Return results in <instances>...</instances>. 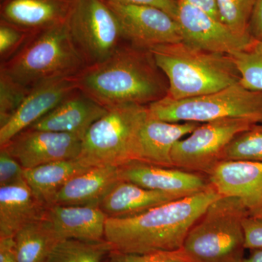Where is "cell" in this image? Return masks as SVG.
Returning <instances> with one entry per match:
<instances>
[{
	"mask_svg": "<svg viewBox=\"0 0 262 262\" xmlns=\"http://www.w3.org/2000/svg\"><path fill=\"white\" fill-rule=\"evenodd\" d=\"M164 77L149 50L125 43L74 78L79 91L108 110L125 104L148 106L165 97L168 84Z\"/></svg>",
	"mask_w": 262,
	"mask_h": 262,
	"instance_id": "1",
	"label": "cell"
},
{
	"mask_svg": "<svg viewBox=\"0 0 262 262\" xmlns=\"http://www.w3.org/2000/svg\"><path fill=\"white\" fill-rule=\"evenodd\" d=\"M212 187L127 218H107L105 239L113 251L149 253L181 249L189 229L220 198Z\"/></svg>",
	"mask_w": 262,
	"mask_h": 262,
	"instance_id": "2",
	"label": "cell"
},
{
	"mask_svg": "<svg viewBox=\"0 0 262 262\" xmlns=\"http://www.w3.org/2000/svg\"><path fill=\"white\" fill-rule=\"evenodd\" d=\"M149 51L168 80L166 96L173 99L211 94L241 81L235 63L228 55L203 51L184 42Z\"/></svg>",
	"mask_w": 262,
	"mask_h": 262,
	"instance_id": "3",
	"label": "cell"
},
{
	"mask_svg": "<svg viewBox=\"0 0 262 262\" xmlns=\"http://www.w3.org/2000/svg\"><path fill=\"white\" fill-rule=\"evenodd\" d=\"M86 67L64 22L33 34L16 54L1 63L0 70L32 89L46 81L75 77Z\"/></svg>",
	"mask_w": 262,
	"mask_h": 262,
	"instance_id": "4",
	"label": "cell"
},
{
	"mask_svg": "<svg viewBox=\"0 0 262 262\" xmlns=\"http://www.w3.org/2000/svg\"><path fill=\"white\" fill-rule=\"evenodd\" d=\"M249 215L237 198L221 196L189 229L182 251L192 262H244V222Z\"/></svg>",
	"mask_w": 262,
	"mask_h": 262,
	"instance_id": "5",
	"label": "cell"
},
{
	"mask_svg": "<svg viewBox=\"0 0 262 262\" xmlns=\"http://www.w3.org/2000/svg\"><path fill=\"white\" fill-rule=\"evenodd\" d=\"M147 106L125 104L108 110L93 124L82 141L78 159L87 166L120 167L134 161Z\"/></svg>",
	"mask_w": 262,
	"mask_h": 262,
	"instance_id": "6",
	"label": "cell"
},
{
	"mask_svg": "<svg viewBox=\"0 0 262 262\" xmlns=\"http://www.w3.org/2000/svg\"><path fill=\"white\" fill-rule=\"evenodd\" d=\"M149 117L167 122L198 123L227 118H244L262 123V91L241 82L211 94L173 99L165 97L147 106Z\"/></svg>",
	"mask_w": 262,
	"mask_h": 262,
	"instance_id": "7",
	"label": "cell"
},
{
	"mask_svg": "<svg viewBox=\"0 0 262 262\" xmlns=\"http://www.w3.org/2000/svg\"><path fill=\"white\" fill-rule=\"evenodd\" d=\"M66 24L87 66L104 61L125 44L118 19L104 0H73Z\"/></svg>",
	"mask_w": 262,
	"mask_h": 262,
	"instance_id": "8",
	"label": "cell"
},
{
	"mask_svg": "<svg viewBox=\"0 0 262 262\" xmlns=\"http://www.w3.org/2000/svg\"><path fill=\"white\" fill-rule=\"evenodd\" d=\"M244 118H227L201 123L185 139L176 143L171 153L173 167L208 176L231 141L256 125Z\"/></svg>",
	"mask_w": 262,
	"mask_h": 262,
	"instance_id": "9",
	"label": "cell"
},
{
	"mask_svg": "<svg viewBox=\"0 0 262 262\" xmlns=\"http://www.w3.org/2000/svg\"><path fill=\"white\" fill-rule=\"evenodd\" d=\"M106 2L118 19L125 42L150 50L182 42L178 22L166 12L151 6Z\"/></svg>",
	"mask_w": 262,
	"mask_h": 262,
	"instance_id": "10",
	"label": "cell"
},
{
	"mask_svg": "<svg viewBox=\"0 0 262 262\" xmlns=\"http://www.w3.org/2000/svg\"><path fill=\"white\" fill-rule=\"evenodd\" d=\"M178 22L182 42L203 51L233 56L252 42V37H243L185 0H178Z\"/></svg>",
	"mask_w": 262,
	"mask_h": 262,
	"instance_id": "11",
	"label": "cell"
},
{
	"mask_svg": "<svg viewBox=\"0 0 262 262\" xmlns=\"http://www.w3.org/2000/svg\"><path fill=\"white\" fill-rule=\"evenodd\" d=\"M82 138L74 134L27 128L1 146L24 169L53 162L76 159L80 154Z\"/></svg>",
	"mask_w": 262,
	"mask_h": 262,
	"instance_id": "12",
	"label": "cell"
},
{
	"mask_svg": "<svg viewBox=\"0 0 262 262\" xmlns=\"http://www.w3.org/2000/svg\"><path fill=\"white\" fill-rule=\"evenodd\" d=\"M207 177L220 195L237 198L250 215L262 210V162L222 160Z\"/></svg>",
	"mask_w": 262,
	"mask_h": 262,
	"instance_id": "13",
	"label": "cell"
},
{
	"mask_svg": "<svg viewBox=\"0 0 262 262\" xmlns=\"http://www.w3.org/2000/svg\"><path fill=\"white\" fill-rule=\"evenodd\" d=\"M119 170L120 180L182 198L203 192L211 185L206 175L136 160L122 165Z\"/></svg>",
	"mask_w": 262,
	"mask_h": 262,
	"instance_id": "14",
	"label": "cell"
},
{
	"mask_svg": "<svg viewBox=\"0 0 262 262\" xmlns=\"http://www.w3.org/2000/svg\"><path fill=\"white\" fill-rule=\"evenodd\" d=\"M77 89L74 77L48 80L34 86L14 115L0 126V146L5 145L40 120Z\"/></svg>",
	"mask_w": 262,
	"mask_h": 262,
	"instance_id": "15",
	"label": "cell"
},
{
	"mask_svg": "<svg viewBox=\"0 0 262 262\" xmlns=\"http://www.w3.org/2000/svg\"><path fill=\"white\" fill-rule=\"evenodd\" d=\"M107 111L77 89L28 128L74 134L83 139L93 124Z\"/></svg>",
	"mask_w": 262,
	"mask_h": 262,
	"instance_id": "16",
	"label": "cell"
},
{
	"mask_svg": "<svg viewBox=\"0 0 262 262\" xmlns=\"http://www.w3.org/2000/svg\"><path fill=\"white\" fill-rule=\"evenodd\" d=\"M201 124L163 121L148 116L139 134L135 160L173 168L171 153L176 143Z\"/></svg>",
	"mask_w": 262,
	"mask_h": 262,
	"instance_id": "17",
	"label": "cell"
},
{
	"mask_svg": "<svg viewBox=\"0 0 262 262\" xmlns=\"http://www.w3.org/2000/svg\"><path fill=\"white\" fill-rule=\"evenodd\" d=\"M73 0H1V21L30 34L66 22Z\"/></svg>",
	"mask_w": 262,
	"mask_h": 262,
	"instance_id": "18",
	"label": "cell"
},
{
	"mask_svg": "<svg viewBox=\"0 0 262 262\" xmlns=\"http://www.w3.org/2000/svg\"><path fill=\"white\" fill-rule=\"evenodd\" d=\"M107 218L99 206L52 205L46 215L60 241H103Z\"/></svg>",
	"mask_w": 262,
	"mask_h": 262,
	"instance_id": "19",
	"label": "cell"
},
{
	"mask_svg": "<svg viewBox=\"0 0 262 262\" xmlns=\"http://www.w3.org/2000/svg\"><path fill=\"white\" fill-rule=\"evenodd\" d=\"M47 209L25 179L0 187V239L14 237L24 226L44 219Z\"/></svg>",
	"mask_w": 262,
	"mask_h": 262,
	"instance_id": "20",
	"label": "cell"
},
{
	"mask_svg": "<svg viewBox=\"0 0 262 262\" xmlns=\"http://www.w3.org/2000/svg\"><path fill=\"white\" fill-rule=\"evenodd\" d=\"M120 180L118 167H93L66 183L53 205L100 206L103 198Z\"/></svg>",
	"mask_w": 262,
	"mask_h": 262,
	"instance_id": "21",
	"label": "cell"
},
{
	"mask_svg": "<svg viewBox=\"0 0 262 262\" xmlns=\"http://www.w3.org/2000/svg\"><path fill=\"white\" fill-rule=\"evenodd\" d=\"M182 198L120 180L103 198L99 207L108 218H127Z\"/></svg>",
	"mask_w": 262,
	"mask_h": 262,
	"instance_id": "22",
	"label": "cell"
},
{
	"mask_svg": "<svg viewBox=\"0 0 262 262\" xmlns=\"http://www.w3.org/2000/svg\"><path fill=\"white\" fill-rule=\"evenodd\" d=\"M90 168L76 158L24 169V176L36 198L48 208L53 204L56 194L66 183Z\"/></svg>",
	"mask_w": 262,
	"mask_h": 262,
	"instance_id": "23",
	"label": "cell"
},
{
	"mask_svg": "<svg viewBox=\"0 0 262 262\" xmlns=\"http://www.w3.org/2000/svg\"><path fill=\"white\" fill-rule=\"evenodd\" d=\"M14 239L18 262H47L55 245L60 241L46 217L24 226Z\"/></svg>",
	"mask_w": 262,
	"mask_h": 262,
	"instance_id": "24",
	"label": "cell"
},
{
	"mask_svg": "<svg viewBox=\"0 0 262 262\" xmlns=\"http://www.w3.org/2000/svg\"><path fill=\"white\" fill-rule=\"evenodd\" d=\"M112 251L111 245L105 239L101 241L61 239L55 245L47 262H103Z\"/></svg>",
	"mask_w": 262,
	"mask_h": 262,
	"instance_id": "25",
	"label": "cell"
},
{
	"mask_svg": "<svg viewBox=\"0 0 262 262\" xmlns=\"http://www.w3.org/2000/svg\"><path fill=\"white\" fill-rule=\"evenodd\" d=\"M246 89L262 91V40L253 39L244 51L231 56Z\"/></svg>",
	"mask_w": 262,
	"mask_h": 262,
	"instance_id": "26",
	"label": "cell"
},
{
	"mask_svg": "<svg viewBox=\"0 0 262 262\" xmlns=\"http://www.w3.org/2000/svg\"><path fill=\"white\" fill-rule=\"evenodd\" d=\"M229 160L262 162V123L239 133L231 141L222 158Z\"/></svg>",
	"mask_w": 262,
	"mask_h": 262,
	"instance_id": "27",
	"label": "cell"
},
{
	"mask_svg": "<svg viewBox=\"0 0 262 262\" xmlns=\"http://www.w3.org/2000/svg\"><path fill=\"white\" fill-rule=\"evenodd\" d=\"M255 0H216L222 23L243 37H251L249 24Z\"/></svg>",
	"mask_w": 262,
	"mask_h": 262,
	"instance_id": "28",
	"label": "cell"
},
{
	"mask_svg": "<svg viewBox=\"0 0 262 262\" xmlns=\"http://www.w3.org/2000/svg\"><path fill=\"white\" fill-rule=\"evenodd\" d=\"M30 91L0 70V126L14 115Z\"/></svg>",
	"mask_w": 262,
	"mask_h": 262,
	"instance_id": "29",
	"label": "cell"
},
{
	"mask_svg": "<svg viewBox=\"0 0 262 262\" xmlns=\"http://www.w3.org/2000/svg\"><path fill=\"white\" fill-rule=\"evenodd\" d=\"M33 34L17 28L11 24H0V59L8 61L16 54Z\"/></svg>",
	"mask_w": 262,
	"mask_h": 262,
	"instance_id": "30",
	"label": "cell"
},
{
	"mask_svg": "<svg viewBox=\"0 0 262 262\" xmlns=\"http://www.w3.org/2000/svg\"><path fill=\"white\" fill-rule=\"evenodd\" d=\"M108 262H192L182 248L149 253H124L112 251Z\"/></svg>",
	"mask_w": 262,
	"mask_h": 262,
	"instance_id": "31",
	"label": "cell"
},
{
	"mask_svg": "<svg viewBox=\"0 0 262 262\" xmlns=\"http://www.w3.org/2000/svg\"><path fill=\"white\" fill-rule=\"evenodd\" d=\"M24 169L5 150L0 151V187L11 185L24 179Z\"/></svg>",
	"mask_w": 262,
	"mask_h": 262,
	"instance_id": "32",
	"label": "cell"
},
{
	"mask_svg": "<svg viewBox=\"0 0 262 262\" xmlns=\"http://www.w3.org/2000/svg\"><path fill=\"white\" fill-rule=\"evenodd\" d=\"M245 246L247 249H262V216L248 215L244 220Z\"/></svg>",
	"mask_w": 262,
	"mask_h": 262,
	"instance_id": "33",
	"label": "cell"
},
{
	"mask_svg": "<svg viewBox=\"0 0 262 262\" xmlns=\"http://www.w3.org/2000/svg\"><path fill=\"white\" fill-rule=\"evenodd\" d=\"M104 1L120 3V4L154 7L166 12L176 20L178 13V0H104Z\"/></svg>",
	"mask_w": 262,
	"mask_h": 262,
	"instance_id": "34",
	"label": "cell"
},
{
	"mask_svg": "<svg viewBox=\"0 0 262 262\" xmlns=\"http://www.w3.org/2000/svg\"><path fill=\"white\" fill-rule=\"evenodd\" d=\"M249 32L253 39L262 40V0H255L250 20Z\"/></svg>",
	"mask_w": 262,
	"mask_h": 262,
	"instance_id": "35",
	"label": "cell"
},
{
	"mask_svg": "<svg viewBox=\"0 0 262 262\" xmlns=\"http://www.w3.org/2000/svg\"><path fill=\"white\" fill-rule=\"evenodd\" d=\"M0 262H18L14 237L0 239Z\"/></svg>",
	"mask_w": 262,
	"mask_h": 262,
	"instance_id": "36",
	"label": "cell"
},
{
	"mask_svg": "<svg viewBox=\"0 0 262 262\" xmlns=\"http://www.w3.org/2000/svg\"><path fill=\"white\" fill-rule=\"evenodd\" d=\"M188 3L206 12L217 20H220L216 0H185Z\"/></svg>",
	"mask_w": 262,
	"mask_h": 262,
	"instance_id": "37",
	"label": "cell"
},
{
	"mask_svg": "<svg viewBox=\"0 0 262 262\" xmlns=\"http://www.w3.org/2000/svg\"><path fill=\"white\" fill-rule=\"evenodd\" d=\"M253 251L249 257L244 258V262H262V249Z\"/></svg>",
	"mask_w": 262,
	"mask_h": 262,
	"instance_id": "38",
	"label": "cell"
},
{
	"mask_svg": "<svg viewBox=\"0 0 262 262\" xmlns=\"http://www.w3.org/2000/svg\"><path fill=\"white\" fill-rule=\"evenodd\" d=\"M251 215H256V216H262V210H261V211H258V213H256V214Z\"/></svg>",
	"mask_w": 262,
	"mask_h": 262,
	"instance_id": "39",
	"label": "cell"
}]
</instances>
